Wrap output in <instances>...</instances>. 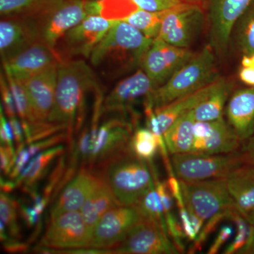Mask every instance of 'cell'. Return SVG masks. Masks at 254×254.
<instances>
[{"instance_id": "6da1fadb", "label": "cell", "mask_w": 254, "mask_h": 254, "mask_svg": "<svg viewBox=\"0 0 254 254\" xmlns=\"http://www.w3.org/2000/svg\"><path fill=\"white\" fill-rule=\"evenodd\" d=\"M98 86L93 71L83 60L60 62L54 106L48 121L65 127L68 144L83 125L87 95Z\"/></svg>"}, {"instance_id": "7a4b0ae2", "label": "cell", "mask_w": 254, "mask_h": 254, "mask_svg": "<svg viewBox=\"0 0 254 254\" xmlns=\"http://www.w3.org/2000/svg\"><path fill=\"white\" fill-rule=\"evenodd\" d=\"M92 169L103 177L122 205H136L153 183L149 164L137 156L131 146Z\"/></svg>"}, {"instance_id": "3957f363", "label": "cell", "mask_w": 254, "mask_h": 254, "mask_svg": "<svg viewBox=\"0 0 254 254\" xmlns=\"http://www.w3.org/2000/svg\"><path fill=\"white\" fill-rule=\"evenodd\" d=\"M153 40L123 20H118L92 53L95 67L107 71L135 66L140 64Z\"/></svg>"}, {"instance_id": "277c9868", "label": "cell", "mask_w": 254, "mask_h": 254, "mask_svg": "<svg viewBox=\"0 0 254 254\" xmlns=\"http://www.w3.org/2000/svg\"><path fill=\"white\" fill-rule=\"evenodd\" d=\"M213 49L208 45L195 54L162 86L155 88L145 99L154 108L164 106L174 100L204 88L220 78Z\"/></svg>"}, {"instance_id": "5b68a950", "label": "cell", "mask_w": 254, "mask_h": 254, "mask_svg": "<svg viewBox=\"0 0 254 254\" xmlns=\"http://www.w3.org/2000/svg\"><path fill=\"white\" fill-rule=\"evenodd\" d=\"M180 182L187 210L203 221L220 212L235 209L225 178Z\"/></svg>"}, {"instance_id": "8992f818", "label": "cell", "mask_w": 254, "mask_h": 254, "mask_svg": "<svg viewBox=\"0 0 254 254\" xmlns=\"http://www.w3.org/2000/svg\"><path fill=\"white\" fill-rule=\"evenodd\" d=\"M172 165L179 180L200 181L225 178L232 170L245 163L239 151L220 155L175 154L172 157Z\"/></svg>"}, {"instance_id": "52a82bcc", "label": "cell", "mask_w": 254, "mask_h": 254, "mask_svg": "<svg viewBox=\"0 0 254 254\" xmlns=\"http://www.w3.org/2000/svg\"><path fill=\"white\" fill-rule=\"evenodd\" d=\"M50 220L37 250L67 253L71 251L89 249L92 233L80 210L67 212Z\"/></svg>"}, {"instance_id": "ba28073f", "label": "cell", "mask_w": 254, "mask_h": 254, "mask_svg": "<svg viewBox=\"0 0 254 254\" xmlns=\"http://www.w3.org/2000/svg\"><path fill=\"white\" fill-rule=\"evenodd\" d=\"M206 16L201 4L187 3L165 11L157 38L180 47L190 48L201 33Z\"/></svg>"}, {"instance_id": "9c48e42d", "label": "cell", "mask_w": 254, "mask_h": 254, "mask_svg": "<svg viewBox=\"0 0 254 254\" xmlns=\"http://www.w3.org/2000/svg\"><path fill=\"white\" fill-rule=\"evenodd\" d=\"M251 0H202L208 23L209 46L216 56L227 53L234 25Z\"/></svg>"}, {"instance_id": "30bf717a", "label": "cell", "mask_w": 254, "mask_h": 254, "mask_svg": "<svg viewBox=\"0 0 254 254\" xmlns=\"http://www.w3.org/2000/svg\"><path fill=\"white\" fill-rule=\"evenodd\" d=\"M194 55L190 48L173 46L156 38L142 58L140 67L157 88L168 81Z\"/></svg>"}, {"instance_id": "8fae6325", "label": "cell", "mask_w": 254, "mask_h": 254, "mask_svg": "<svg viewBox=\"0 0 254 254\" xmlns=\"http://www.w3.org/2000/svg\"><path fill=\"white\" fill-rule=\"evenodd\" d=\"M40 24L41 42L55 50L66 32L89 16L87 0H58L44 14Z\"/></svg>"}, {"instance_id": "7c38bea8", "label": "cell", "mask_w": 254, "mask_h": 254, "mask_svg": "<svg viewBox=\"0 0 254 254\" xmlns=\"http://www.w3.org/2000/svg\"><path fill=\"white\" fill-rule=\"evenodd\" d=\"M141 219V214L135 206L120 205L110 209L95 225L89 249L111 254L110 251L126 238Z\"/></svg>"}, {"instance_id": "4fadbf2b", "label": "cell", "mask_w": 254, "mask_h": 254, "mask_svg": "<svg viewBox=\"0 0 254 254\" xmlns=\"http://www.w3.org/2000/svg\"><path fill=\"white\" fill-rule=\"evenodd\" d=\"M111 254H177L168 232L155 222L142 218Z\"/></svg>"}, {"instance_id": "5bb4252c", "label": "cell", "mask_w": 254, "mask_h": 254, "mask_svg": "<svg viewBox=\"0 0 254 254\" xmlns=\"http://www.w3.org/2000/svg\"><path fill=\"white\" fill-rule=\"evenodd\" d=\"M127 115L112 118L100 125L94 143L90 150L86 166L90 169L131 146L136 125Z\"/></svg>"}, {"instance_id": "9a60e30c", "label": "cell", "mask_w": 254, "mask_h": 254, "mask_svg": "<svg viewBox=\"0 0 254 254\" xmlns=\"http://www.w3.org/2000/svg\"><path fill=\"white\" fill-rule=\"evenodd\" d=\"M242 147L236 133L225 117L214 121L196 122L190 153L220 155L237 153Z\"/></svg>"}, {"instance_id": "2e32d148", "label": "cell", "mask_w": 254, "mask_h": 254, "mask_svg": "<svg viewBox=\"0 0 254 254\" xmlns=\"http://www.w3.org/2000/svg\"><path fill=\"white\" fill-rule=\"evenodd\" d=\"M156 88L142 68L131 76L119 82L109 94L105 97L103 115L117 113L130 115L138 119L133 106L140 100H144Z\"/></svg>"}, {"instance_id": "e0dca14e", "label": "cell", "mask_w": 254, "mask_h": 254, "mask_svg": "<svg viewBox=\"0 0 254 254\" xmlns=\"http://www.w3.org/2000/svg\"><path fill=\"white\" fill-rule=\"evenodd\" d=\"M117 21L100 15L87 16L61 38L66 53L71 56L90 58Z\"/></svg>"}, {"instance_id": "ac0fdd59", "label": "cell", "mask_w": 254, "mask_h": 254, "mask_svg": "<svg viewBox=\"0 0 254 254\" xmlns=\"http://www.w3.org/2000/svg\"><path fill=\"white\" fill-rule=\"evenodd\" d=\"M218 80L194 93L174 100L164 106L154 108L150 102L145 101L143 105L147 128L156 136H163V133L175 120L187 112L194 109L210 95Z\"/></svg>"}, {"instance_id": "d6986e66", "label": "cell", "mask_w": 254, "mask_h": 254, "mask_svg": "<svg viewBox=\"0 0 254 254\" xmlns=\"http://www.w3.org/2000/svg\"><path fill=\"white\" fill-rule=\"evenodd\" d=\"M62 61L56 50L38 42L14 58L3 63L4 71L22 81L46 71Z\"/></svg>"}, {"instance_id": "ffe728a7", "label": "cell", "mask_w": 254, "mask_h": 254, "mask_svg": "<svg viewBox=\"0 0 254 254\" xmlns=\"http://www.w3.org/2000/svg\"><path fill=\"white\" fill-rule=\"evenodd\" d=\"M9 18L0 22V54L2 63L41 42L37 23Z\"/></svg>"}, {"instance_id": "44dd1931", "label": "cell", "mask_w": 254, "mask_h": 254, "mask_svg": "<svg viewBox=\"0 0 254 254\" xmlns=\"http://www.w3.org/2000/svg\"><path fill=\"white\" fill-rule=\"evenodd\" d=\"M59 64L36 76L18 81L26 91L33 113L40 121H48L54 106Z\"/></svg>"}, {"instance_id": "7402d4cb", "label": "cell", "mask_w": 254, "mask_h": 254, "mask_svg": "<svg viewBox=\"0 0 254 254\" xmlns=\"http://www.w3.org/2000/svg\"><path fill=\"white\" fill-rule=\"evenodd\" d=\"M225 120L242 142L254 135V87L235 89L225 107Z\"/></svg>"}, {"instance_id": "603a6c76", "label": "cell", "mask_w": 254, "mask_h": 254, "mask_svg": "<svg viewBox=\"0 0 254 254\" xmlns=\"http://www.w3.org/2000/svg\"><path fill=\"white\" fill-rule=\"evenodd\" d=\"M95 173L92 169L82 165L50 210V218L54 219L67 212L79 210L84 203L94 182Z\"/></svg>"}, {"instance_id": "cb8c5ba5", "label": "cell", "mask_w": 254, "mask_h": 254, "mask_svg": "<svg viewBox=\"0 0 254 254\" xmlns=\"http://www.w3.org/2000/svg\"><path fill=\"white\" fill-rule=\"evenodd\" d=\"M225 180L235 208L245 218L254 210V166L241 165Z\"/></svg>"}, {"instance_id": "d4e9b609", "label": "cell", "mask_w": 254, "mask_h": 254, "mask_svg": "<svg viewBox=\"0 0 254 254\" xmlns=\"http://www.w3.org/2000/svg\"><path fill=\"white\" fill-rule=\"evenodd\" d=\"M94 173L93 186L79 210L92 235L101 217L110 209L120 205L103 177L96 172Z\"/></svg>"}, {"instance_id": "484cf974", "label": "cell", "mask_w": 254, "mask_h": 254, "mask_svg": "<svg viewBox=\"0 0 254 254\" xmlns=\"http://www.w3.org/2000/svg\"><path fill=\"white\" fill-rule=\"evenodd\" d=\"M234 90L233 81L219 78L213 91L193 109L195 121H214L223 118L227 101Z\"/></svg>"}, {"instance_id": "4316f807", "label": "cell", "mask_w": 254, "mask_h": 254, "mask_svg": "<svg viewBox=\"0 0 254 254\" xmlns=\"http://www.w3.org/2000/svg\"><path fill=\"white\" fill-rule=\"evenodd\" d=\"M195 123L193 110H190L175 120L165 131L164 139L170 154H182L191 151Z\"/></svg>"}, {"instance_id": "83f0119b", "label": "cell", "mask_w": 254, "mask_h": 254, "mask_svg": "<svg viewBox=\"0 0 254 254\" xmlns=\"http://www.w3.org/2000/svg\"><path fill=\"white\" fill-rule=\"evenodd\" d=\"M64 151V148L63 145H58L37 154L27 164L19 177L15 180L16 187L23 186L25 191L33 190L38 182L48 171L52 162L57 157L63 155Z\"/></svg>"}, {"instance_id": "f1b7e54d", "label": "cell", "mask_w": 254, "mask_h": 254, "mask_svg": "<svg viewBox=\"0 0 254 254\" xmlns=\"http://www.w3.org/2000/svg\"><path fill=\"white\" fill-rule=\"evenodd\" d=\"M241 55L254 53V0H251L232 28L230 46Z\"/></svg>"}, {"instance_id": "f546056e", "label": "cell", "mask_w": 254, "mask_h": 254, "mask_svg": "<svg viewBox=\"0 0 254 254\" xmlns=\"http://www.w3.org/2000/svg\"><path fill=\"white\" fill-rule=\"evenodd\" d=\"M58 0H0V14L3 17L20 15L44 14Z\"/></svg>"}, {"instance_id": "4dcf8cb0", "label": "cell", "mask_w": 254, "mask_h": 254, "mask_svg": "<svg viewBox=\"0 0 254 254\" xmlns=\"http://www.w3.org/2000/svg\"><path fill=\"white\" fill-rule=\"evenodd\" d=\"M165 11L153 12L137 8L123 21L129 23L147 38L154 40L160 33Z\"/></svg>"}, {"instance_id": "1f68e13d", "label": "cell", "mask_w": 254, "mask_h": 254, "mask_svg": "<svg viewBox=\"0 0 254 254\" xmlns=\"http://www.w3.org/2000/svg\"><path fill=\"white\" fill-rule=\"evenodd\" d=\"M130 145L133 153L148 163H153V158L159 150L156 136L147 127H137L135 128Z\"/></svg>"}, {"instance_id": "d6a6232c", "label": "cell", "mask_w": 254, "mask_h": 254, "mask_svg": "<svg viewBox=\"0 0 254 254\" xmlns=\"http://www.w3.org/2000/svg\"><path fill=\"white\" fill-rule=\"evenodd\" d=\"M134 206L138 209L142 218L155 222L167 231L163 205L155 190L154 182Z\"/></svg>"}, {"instance_id": "836d02e7", "label": "cell", "mask_w": 254, "mask_h": 254, "mask_svg": "<svg viewBox=\"0 0 254 254\" xmlns=\"http://www.w3.org/2000/svg\"><path fill=\"white\" fill-rule=\"evenodd\" d=\"M229 219L235 222L236 225L237 235L231 243L224 250L223 254H241L250 242L253 232V226L237 209L232 210Z\"/></svg>"}, {"instance_id": "e575fe53", "label": "cell", "mask_w": 254, "mask_h": 254, "mask_svg": "<svg viewBox=\"0 0 254 254\" xmlns=\"http://www.w3.org/2000/svg\"><path fill=\"white\" fill-rule=\"evenodd\" d=\"M17 202L5 192L0 195V217L4 223L8 235L11 239L18 240L21 237V230L18 222Z\"/></svg>"}, {"instance_id": "d590c367", "label": "cell", "mask_w": 254, "mask_h": 254, "mask_svg": "<svg viewBox=\"0 0 254 254\" xmlns=\"http://www.w3.org/2000/svg\"><path fill=\"white\" fill-rule=\"evenodd\" d=\"M4 73L7 78L13 97H14L16 111H17L18 116L19 117L21 123L32 125V124L39 122L40 120L36 118V115L33 113L27 95L21 83L15 80L14 78L11 77L10 75L5 72Z\"/></svg>"}, {"instance_id": "8d00e7d4", "label": "cell", "mask_w": 254, "mask_h": 254, "mask_svg": "<svg viewBox=\"0 0 254 254\" xmlns=\"http://www.w3.org/2000/svg\"><path fill=\"white\" fill-rule=\"evenodd\" d=\"M231 211L232 210H224L208 219L207 223L204 224L196 238L193 241V244L189 248L188 254H195L203 250L209 237L216 230L217 227L223 220L229 219Z\"/></svg>"}, {"instance_id": "74e56055", "label": "cell", "mask_w": 254, "mask_h": 254, "mask_svg": "<svg viewBox=\"0 0 254 254\" xmlns=\"http://www.w3.org/2000/svg\"><path fill=\"white\" fill-rule=\"evenodd\" d=\"M165 219L168 236L171 239L180 254L184 253L185 251V241L187 237L181 222L179 221L173 212L165 215Z\"/></svg>"}, {"instance_id": "f35d334b", "label": "cell", "mask_w": 254, "mask_h": 254, "mask_svg": "<svg viewBox=\"0 0 254 254\" xmlns=\"http://www.w3.org/2000/svg\"><path fill=\"white\" fill-rule=\"evenodd\" d=\"M0 93H1V106L8 119L18 116L16 105L7 78L4 72H1L0 76Z\"/></svg>"}, {"instance_id": "ab89813d", "label": "cell", "mask_w": 254, "mask_h": 254, "mask_svg": "<svg viewBox=\"0 0 254 254\" xmlns=\"http://www.w3.org/2000/svg\"><path fill=\"white\" fill-rule=\"evenodd\" d=\"M137 7L153 12L168 11L187 4L182 0H132Z\"/></svg>"}, {"instance_id": "60d3db41", "label": "cell", "mask_w": 254, "mask_h": 254, "mask_svg": "<svg viewBox=\"0 0 254 254\" xmlns=\"http://www.w3.org/2000/svg\"><path fill=\"white\" fill-rule=\"evenodd\" d=\"M64 141L67 142V135L66 132H60L44 139L34 142L29 144L28 150L31 156H35L43 150L50 149L53 147L58 145Z\"/></svg>"}, {"instance_id": "b9f144b4", "label": "cell", "mask_w": 254, "mask_h": 254, "mask_svg": "<svg viewBox=\"0 0 254 254\" xmlns=\"http://www.w3.org/2000/svg\"><path fill=\"white\" fill-rule=\"evenodd\" d=\"M16 158L15 161L14 167L11 170V173L8 175L11 180H16L22 173L23 170L26 168L28 160H29L30 155L28 148H25L24 145L16 148Z\"/></svg>"}, {"instance_id": "7bdbcfd3", "label": "cell", "mask_w": 254, "mask_h": 254, "mask_svg": "<svg viewBox=\"0 0 254 254\" xmlns=\"http://www.w3.org/2000/svg\"><path fill=\"white\" fill-rule=\"evenodd\" d=\"M16 158V152L14 148L1 145L0 147V160H1V171L4 175H9L14 167Z\"/></svg>"}, {"instance_id": "ee69618b", "label": "cell", "mask_w": 254, "mask_h": 254, "mask_svg": "<svg viewBox=\"0 0 254 254\" xmlns=\"http://www.w3.org/2000/svg\"><path fill=\"white\" fill-rule=\"evenodd\" d=\"M234 234V230L232 226L230 225H225L222 226L219 230L218 235L215 237V240L213 242L207 254H218L222 247H223L232 237Z\"/></svg>"}, {"instance_id": "f6af8a7d", "label": "cell", "mask_w": 254, "mask_h": 254, "mask_svg": "<svg viewBox=\"0 0 254 254\" xmlns=\"http://www.w3.org/2000/svg\"><path fill=\"white\" fill-rule=\"evenodd\" d=\"M3 108H0V138H1V145L14 148L13 140L14 134L10 125L9 120H6Z\"/></svg>"}, {"instance_id": "bcb514c9", "label": "cell", "mask_w": 254, "mask_h": 254, "mask_svg": "<svg viewBox=\"0 0 254 254\" xmlns=\"http://www.w3.org/2000/svg\"><path fill=\"white\" fill-rule=\"evenodd\" d=\"M167 183H168L169 190L173 195L174 200L176 201L177 208L185 206V201H184L183 195H182L180 180L177 178L175 173L169 174Z\"/></svg>"}, {"instance_id": "7dc6e473", "label": "cell", "mask_w": 254, "mask_h": 254, "mask_svg": "<svg viewBox=\"0 0 254 254\" xmlns=\"http://www.w3.org/2000/svg\"><path fill=\"white\" fill-rule=\"evenodd\" d=\"M179 209V215H180V222H181L182 227H183L184 232L187 240L194 241L196 238L197 235L195 233L193 226H192L191 220H190V215L186 206L180 207Z\"/></svg>"}, {"instance_id": "c3c4849f", "label": "cell", "mask_w": 254, "mask_h": 254, "mask_svg": "<svg viewBox=\"0 0 254 254\" xmlns=\"http://www.w3.org/2000/svg\"><path fill=\"white\" fill-rule=\"evenodd\" d=\"M8 120H9L11 129H12L13 134H14V140L15 143H16V148L25 145L26 142H24V140H23L25 136L21 120H18L17 117L9 118Z\"/></svg>"}, {"instance_id": "681fc988", "label": "cell", "mask_w": 254, "mask_h": 254, "mask_svg": "<svg viewBox=\"0 0 254 254\" xmlns=\"http://www.w3.org/2000/svg\"><path fill=\"white\" fill-rule=\"evenodd\" d=\"M240 153L244 163L254 166V135L242 145Z\"/></svg>"}, {"instance_id": "f907efd6", "label": "cell", "mask_w": 254, "mask_h": 254, "mask_svg": "<svg viewBox=\"0 0 254 254\" xmlns=\"http://www.w3.org/2000/svg\"><path fill=\"white\" fill-rule=\"evenodd\" d=\"M18 210L21 212V216L24 219L26 225L32 227L38 223L39 220L40 214L33 207H28L26 205L18 204Z\"/></svg>"}, {"instance_id": "816d5d0a", "label": "cell", "mask_w": 254, "mask_h": 254, "mask_svg": "<svg viewBox=\"0 0 254 254\" xmlns=\"http://www.w3.org/2000/svg\"><path fill=\"white\" fill-rule=\"evenodd\" d=\"M238 77L246 86L254 87V67L241 66L239 70Z\"/></svg>"}, {"instance_id": "f5cc1de1", "label": "cell", "mask_w": 254, "mask_h": 254, "mask_svg": "<svg viewBox=\"0 0 254 254\" xmlns=\"http://www.w3.org/2000/svg\"><path fill=\"white\" fill-rule=\"evenodd\" d=\"M241 66L243 67H254L253 60L250 55H242Z\"/></svg>"}, {"instance_id": "db71d44e", "label": "cell", "mask_w": 254, "mask_h": 254, "mask_svg": "<svg viewBox=\"0 0 254 254\" xmlns=\"http://www.w3.org/2000/svg\"><path fill=\"white\" fill-rule=\"evenodd\" d=\"M1 189H3V190L4 192H9L10 190H12L13 189L16 187V185H15V182H1Z\"/></svg>"}, {"instance_id": "11a10c76", "label": "cell", "mask_w": 254, "mask_h": 254, "mask_svg": "<svg viewBox=\"0 0 254 254\" xmlns=\"http://www.w3.org/2000/svg\"><path fill=\"white\" fill-rule=\"evenodd\" d=\"M245 218L248 220V222H250L251 225L254 227V210L252 213L249 214L248 215L245 217Z\"/></svg>"}, {"instance_id": "9f6ffc18", "label": "cell", "mask_w": 254, "mask_h": 254, "mask_svg": "<svg viewBox=\"0 0 254 254\" xmlns=\"http://www.w3.org/2000/svg\"><path fill=\"white\" fill-rule=\"evenodd\" d=\"M182 1H186L189 3H198L201 4L202 0H182Z\"/></svg>"}, {"instance_id": "6f0895ef", "label": "cell", "mask_w": 254, "mask_h": 254, "mask_svg": "<svg viewBox=\"0 0 254 254\" xmlns=\"http://www.w3.org/2000/svg\"><path fill=\"white\" fill-rule=\"evenodd\" d=\"M251 57H252V60H253L254 65V53L253 55H250Z\"/></svg>"}]
</instances>
